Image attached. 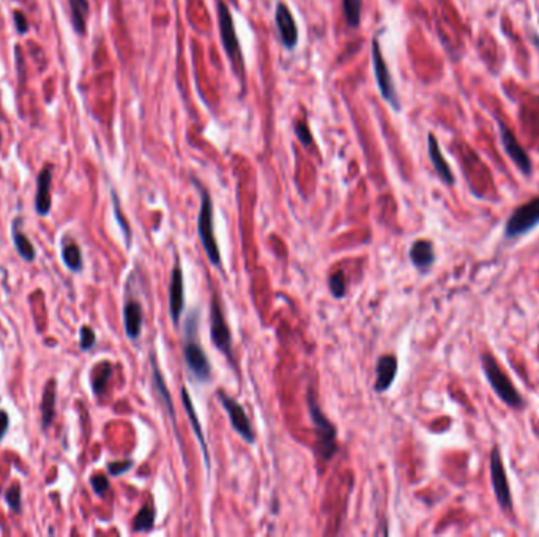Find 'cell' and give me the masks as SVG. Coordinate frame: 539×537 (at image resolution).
<instances>
[{
    "mask_svg": "<svg viewBox=\"0 0 539 537\" xmlns=\"http://www.w3.org/2000/svg\"><path fill=\"white\" fill-rule=\"evenodd\" d=\"M481 366L489 385H491V388L493 389L495 394L498 396L501 402H505L507 407L514 410H520L525 407V399L514 388L510 377H507L505 371L498 366L497 359H495V356L491 352L481 355Z\"/></svg>",
    "mask_w": 539,
    "mask_h": 537,
    "instance_id": "1",
    "label": "cell"
},
{
    "mask_svg": "<svg viewBox=\"0 0 539 537\" xmlns=\"http://www.w3.org/2000/svg\"><path fill=\"white\" fill-rule=\"evenodd\" d=\"M196 331H197V320L196 314L188 317L185 324V343H183V356L186 367L190 369L191 375L197 380V382H210L211 378V366L209 361V356L205 355L204 348L200 347V343L196 339Z\"/></svg>",
    "mask_w": 539,
    "mask_h": 537,
    "instance_id": "2",
    "label": "cell"
},
{
    "mask_svg": "<svg viewBox=\"0 0 539 537\" xmlns=\"http://www.w3.org/2000/svg\"><path fill=\"white\" fill-rule=\"evenodd\" d=\"M218 24H219V35H221V43L224 46V51L227 54V57L234 68L238 79L241 80L244 87V60L241 54V46L238 41V35L235 30L234 17L227 5L223 0H218Z\"/></svg>",
    "mask_w": 539,
    "mask_h": 537,
    "instance_id": "3",
    "label": "cell"
},
{
    "mask_svg": "<svg viewBox=\"0 0 539 537\" xmlns=\"http://www.w3.org/2000/svg\"><path fill=\"white\" fill-rule=\"evenodd\" d=\"M308 408L317 434V452L322 457V460L328 461L335 457L337 449L336 427L333 426V422L323 415L321 405L317 403L316 396L312 391L308 392Z\"/></svg>",
    "mask_w": 539,
    "mask_h": 537,
    "instance_id": "4",
    "label": "cell"
},
{
    "mask_svg": "<svg viewBox=\"0 0 539 537\" xmlns=\"http://www.w3.org/2000/svg\"><path fill=\"white\" fill-rule=\"evenodd\" d=\"M202 199H200V210L197 217V234L202 241L204 251L209 257L213 266H221V254H219V246L215 238V224H213V202L210 192L206 189L200 191Z\"/></svg>",
    "mask_w": 539,
    "mask_h": 537,
    "instance_id": "5",
    "label": "cell"
},
{
    "mask_svg": "<svg viewBox=\"0 0 539 537\" xmlns=\"http://www.w3.org/2000/svg\"><path fill=\"white\" fill-rule=\"evenodd\" d=\"M371 60H372V66H374L375 83H377V85H379L382 98H384L394 110H399L400 103H399V96H398V92H396V85H394V83H393L391 71L386 65V60L384 57V52H382L380 43L377 38L372 40Z\"/></svg>",
    "mask_w": 539,
    "mask_h": 537,
    "instance_id": "6",
    "label": "cell"
},
{
    "mask_svg": "<svg viewBox=\"0 0 539 537\" xmlns=\"http://www.w3.org/2000/svg\"><path fill=\"white\" fill-rule=\"evenodd\" d=\"M539 226V197L531 199L524 205H520L507 217L505 226V236L507 240L519 238L525 234L531 232Z\"/></svg>",
    "mask_w": 539,
    "mask_h": 537,
    "instance_id": "7",
    "label": "cell"
},
{
    "mask_svg": "<svg viewBox=\"0 0 539 537\" xmlns=\"http://www.w3.org/2000/svg\"><path fill=\"white\" fill-rule=\"evenodd\" d=\"M210 334L211 342L221 352L230 364H234V355H232V337L227 322L224 318V312L219 304L216 295H213L210 304Z\"/></svg>",
    "mask_w": 539,
    "mask_h": 537,
    "instance_id": "8",
    "label": "cell"
},
{
    "mask_svg": "<svg viewBox=\"0 0 539 537\" xmlns=\"http://www.w3.org/2000/svg\"><path fill=\"white\" fill-rule=\"evenodd\" d=\"M216 397H218V401L221 402V405L225 410V413H227V416H229L232 429H234L244 441L249 443V445H253V443L255 441V434H254L253 426H251V421H249V417L246 415V411H244V408L235 401L234 397L225 394L224 391H218Z\"/></svg>",
    "mask_w": 539,
    "mask_h": 537,
    "instance_id": "9",
    "label": "cell"
},
{
    "mask_svg": "<svg viewBox=\"0 0 539 537\" xmlns=\"http://www.w3.org/2000/svg\"><path fill=\"white\" fill-rule=\"evenodd\" d=\"M491 480H492L495 498H497L501 510L511 512L512 510L511 489H510V482H507L503 459H501V454L497 446H495L491 452Z\"/></svg>",
    "mask_w": 539,
    "mask_h": 537,
    "instance_id": "10",
    "label": "cell"
},
{
    "mask_svg": "<svg viewBox=\"0 0 539 537\" xmlns=\"http://www.w3.org/2000/svg\"><path fill=\"white\" fill-rule=\"evenodd\" d=\"M500 124V136H501V145H503L506 155L510 156L511 161L517 166V169L522 172L525 177H530L533 172L531 159L528 153L525 152V148L520 145L517 137L514 136L512 131L506 127V123L498 122Z\"/></svg>",
    "mask_w": 539,
    "mask_h": 537,
    "instance_id": "11",
    "label": "cell"
},
{
    "mask_svg": "<svg viewBox=\"0 0 539 537\" xmlns=\"http://www.w3.org/2000/svg\"><path fill=\"white\" fill-rule=\"evenodd\" d=\"M274 21H276V27H278L279 38H281V43H283V46L287 49V51L295 49L298 45V27L295 20H293L290 8L287 7L284 2H279L276 5Z\"/></svg>",
    "mask_w": 539,
    "mask_h": 537,
    "instance_id": "12",
    "label": "cell"
},
{
    "mask_svg": "<svg viewBox=\"0 0 539 537\" xmlns=\"http://www.w3.org/2000/svg\"><path fill=\"white\" fill-rule=\"evenodd\" d=\"M185 309V285H183V273L178 266H175L171 274V282H169V314H171L172 323L178 324L180 317Z\"/></svg>",
    "mask_w": 539,
    "mask_h": 537,
    "instance_id": "13",
    "label": "cell"
},
{
    "mask_svg": "<svg viewBox=\"0 0 539 537\" xmlns=\"http://www.w3.org/2000/svg\"><path fill=\"white\" fill-rule=\"evenodd\" d=\"M51 185H52V166L48 164L38 175L36 180V196L35 210L40 216H46L51 211Z\"/></svg>",
    "mask_w": 539,
    "mask_h": 537,
    "instance_id": "14",
    "label": "cell"
},
{
    "mask_svg": "<svg viewBox=\"0 0 539 537\" xmlns=\"http://www.w3.org/2000/svg\"><path fill=\"white\" fill-rule=\"evenodd\" d=\"M428 153H429V159L432 162V166H434V171L438 175V178H440L444 185L453 186L456 183L453 171H451L449 164L447 162V159H444L440 145H438L437 142V137L432 133L428 136Z\"/></svg>",
    "mask_w": 539,
    "mask_h": 537,
    "instance_id": "15",
    "label": "cell"
},
{
    "mask_svg": "<svg viewBox=\"0 0 539 537\" xmlns=\"http://www.w3.org/2000/svg\"><path fill=\"white\" fill-rule=\"evenodd\" d=\"M410 260L418 271L428 273L435 262L434 245L428 240H416L410 246Z\"/></svg>",
    "mask_w": 539,
    "mask_h": 537,
    "instance_id": "16",
    "label": "cell"
},
{
    "mask_svg": "<svg viewBox=\"0 0 539 537\" xmlns=\"http://www.w3.org/2000/svg\"><path fill=\"white\" fill-rule=\"evenodd\" d=\"M377 382H375V391L385 392L390 389L394 378L398 373V358L394 355H384L377 361Z\"/></svg>",
    "mask_w": 539,
    "mask_h": 537,
    "instance_id": "17",
    "label": "cell"
},
{
    "mask_svg": "<svg viewBox=\"0 0 539 537\" xmlns=\"http://www.w3.org/2000/svg\"><path fill=\"white\" fill-rule=\"evenodd\" d=\"M123 323L125 331L130 339H137L141 336L142 331V306L136 299H131L125 304L123 309Z\"/></svg>",
    "mask_w": 539,
    "mask_h": 537,
    "instance_id": "18",
    "label": "cell"
},
{
    "mask_svg": "<svg viewBox=\"0 0 539 537\" xmlns=\"http://www.w3.org/2000/svg\"><path fill=\"white\" fill-rule=\"evenodd\" d=\"M181 402H183V407H185L188 420H190L191 426L194 429V432H196V436H197V440H199V445H200V448H202L206 470H210V455H209V449H206V443H205V438H204L202 426H200L199 417L196 415V410H194V405L191 402L190 394H188V389L186 388H181Z\"/></svg>",
    "mask_w": 539,
    "mask_h": 537,
    "instance_id": "19",
    "label": "cell"
},
{
    "mask_svg": "<svg viewBox=\"0 0 539 537\" xmlns=\"http://www.w3.org/2000/svg\"><path fill=\"white\" fill-rule=\"evenodd\" d=\"M21 222H22L21 217H16L13 221V226H11V238H13V245L16 248L18 254L21 255V259H24L26 262H34L36 257L35 248L27 238V235L20 229Z\"/></svg>",
    "mask_w": 539,
    "mask_h": 537,
    "instance_id": "20",
    "label": "cell"
},
{
    "mask_svg": "<svg viewBox=\"0 0 539 537\" xmlns=\"http://www.w3.org/2000/svg\"><path fill=\"white\" fill-rule=\"evenodd\" d=\"M152 371H153V383H155V389L156 392H158V396L161 397L162 403L166 405V410L169 416H171L172 422H175V410H174V403H172V397H171V392H169L167 386H166V382H164V377H162V373L160 371L158 367V363H156V358L155 355H152Z\"/></svg>",
    "mask_w": 539,
    "mask_h": 537,
    "instance_id": "21",
    "label": "cell"
},
{
    "mask_svg": "<svg viewBox=\"0 0 539 537\" xmlns=\"http://www.w3.org/2000/svg\"><path fill=\"white\" fill-rule=\"evenodd\" d=\"M55 385H57V382H55L54 378L49 380V382L46 383V388H45V394H43V402H41V427L43 429H48L49 426H51L52 421H54V416H55Z\"/></svg>",
    "mask_w": 539,
    "mask_h": 537,
    "instance_id": "22",
    "label": "cell"
},
{
    "mask_svg": "<svg viewBox=\"0 0 539 537\" xmlns=\"http://www.w3.org/2000/svg\"><path fill=\"white\" fill-rule=\"evenodd\" d=\"M71 8L73 27L79 35L85 34V21L89 15V2L87 0H68Z\"/></svg>",
    "mask_w": 539,
    "mask_h": 537,
    "instance_id": "23",
    "label": "cell"
},
{
    "mask_svg": "<svg viewBox=\"0 0 539 537\" xmlns=\"http://www.w3.org/2000/svg\"><path fill=\"white\" fill-rule=\"evenodd\" d=\"M62 260H64L65 266L73 273L83 271L84 262H83V252H80L79 246L76 243H70L62 248Z\"/></svg>",
    "mask_w": 539,
    "mask_h": 537,
    "instance_id": "24",
    "label": "cell"
},
{
    "mask_svg": "<svg viewBox=\"0 0 539 537\" xmlns=\"http://www.w3.org/2000/svg\"><path fill=\"white\" fill-rule=\"evenodd\" d=\"M112 377V366L108 361L98 364L95 369H93V375H92V386H93V392L97 396L103 394L106 386H108V382Z\"/></svg>",
    "mask_w": 539,
    "mask_h": 537,
    "instance_id": "25",
    "label": "cell"
},
{
    "mask_svg": "<svg viewBox=\"0 0 539 537\" xmlns=\"http://www.w3.org/2000/svg\"><path fill=\"white\" fill-rule=\"evenodd\" d=\"M363 0H342V13L349 27H360Z\"/></svg>",
    "mask_w": 539,
    "mask_h": 537,
    "instance_id": "26",
    "label": "cell"
},
{
    "mask_svg": "<svg viewBox=\"0 0 539 537\" xmlns=\"http://www.w3.org/2000/svg\"><path fill=\"white\" fill-rule=\"evenodd\" d=\"M155 524V510L150 504L144 506V508L137 512L133 522V531L136 533H142V531H150Z\"/></svg>",
    "mask_w": 539,
    "mask_h": 537,
    "instance_id": "27",
    "label": "cell"
},
{
    "mask_svg": "<svg viewBox=\"0 0 539 537\" xmlns=\"http://www.w3.org/2000/svg\"><path fill=\"white\" fill-rule=\"evenodd\" d=\"M328 285H330V292L335 298H342L346 295V276H344L342 271H337L335 274H331L328 279Z\"/></svg>",
    "mask_w": 539,
    "mask_h": 537,
    "instance_id": "28",
    "label": "cell"
},
{
    "mask_svg": "<svg viewBox=\"0 0 539 537\" xmlns=\"http://www.w3.org/2000/svg\"><path fill=\"white\" fill-rule=\"evenodd\" d=\"M5 501H7L11 512H15V514H20V512L22 510L20 484H13V487H10L7 493H5Z\"/></svg>",
    "mask_w": 539,
    "mask_h": 537,
    "instance_id": "29",
    "label": "cell"
},
{
    "mask_svg": "<svg viewBox=\"0 0 539 537\" xmlns=\"http://www.w3.org/2000/svg\"><path fill=\"white\" fill-rule=\"evenodd\" d=\"M293 131H295L297 139L303 143L304 147H311L312 145V134L308 128V124L303 122H295L293 123Z\"/></svg>",
    "mask_w": 539,
    "mask_h": 537,
    "instance_id": "30",
    "label": "cell"
},
{
    "mask_svg": "<svg viewBox=\"0 0 539 537\" xmlns=\"http://www.w3.org/2000/svg\"><path fill=\"white\" fill-rule=\"evenodd\" d=\"M90 485L98 496H104L106 492L109 490V479L103 474H95L90 478Z\"/></svg>",
    "mask_w": 539,
    "mask_h": 537,
    "instance_id": "31",
    "label": "cell"
},
{
    "mask_svg": "<svg viewBox=\"0 0 539 537\" xmlns=\"http://www.w3.org/2000/svg\"><path fill=\"white\" fill-rule=\"evenodd\" d=\"M97 343V336H95V331H93L90 327H83L80 328V350H90L93 345Z\"/></svg>",
    "mask_w": 539,
    "mask_h": 537,
    "instance_id": "32",
    "label": "cell"
},
{
    "mask_svg": "<svg viewBox=\"0 0 539 537\" xmlns=\"http://www.w3.org/2000/svg\"><path fill=\"white\" fill-rule=\"evenodd\" d=\"M131 466H133V461L131 460L112 461V464L108 465V471L111 476H122V474L127 473Z\"/></svg>",
    "mask_w": 539,
    "mask_h": 537,
    "instance_id": "33",
    "label": "cell"
},
{
    "mask_svg": "<svg viewBox=\"0 0 539 537\" xmlns=\"http://www.w3.org/2000/svg\"><path fill=\"white\" fill-rule=\"evenodd\" d=\"M112 196H114V213H115V217H117V221L120 222V227H122L123 234H125V238H127V243L130 245V227H128L127 221L123 220L122 211H120V205H118V201H117V196L115 194H112Z\"/></svg>",
    "mask_w": 539,
    "mask_h": 537,
    "instance_id": "34",
    "label": "cell"
},
{
    "mask_svg": "<svg viewBox=\"0 0 539 537\" xmlns=\"http://www.w3.org/2000/svg\"><path fill=\"white\" fill-rule=\"evenodd\" d=\"M15 24H16V29L20 34H26L29 30V21L26 15H22L21 11H16L15 13Z\"/></svg>",
    "mask_w": 539,
    "mask_h": 537,
    "instance_id": "35",
    "label": "cell"
},
{
    "mask_svg": "<svg viewBox=\"0 0 539 537\" xmlns=\"http://www.w3.org/2000/svg\"><path fill=\"white\" fill-rule=\"evenodd\" d=\"M8 427H10V417L4 410H0V441L4 440L5 434L8 432Z\"/></svg>",
    "mask_w": 539,
    "mask_h": 537,
    "instance_id": "36",
    "label": "cell"
}]
</instances>
